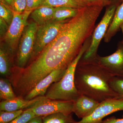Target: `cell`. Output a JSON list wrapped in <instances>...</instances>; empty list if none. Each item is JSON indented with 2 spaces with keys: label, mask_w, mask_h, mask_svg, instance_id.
I'll use <instances>...</instances> for the list:
<instances>
[{
  "label": "cell",
  "mask_w": 123,
  "mask_h": 123,
  "mask_svg": "<svg viewBox=\"0 0 123 123\" xmlns=\"http://www.w3.org/2000/svg\"><path fill=\"white\" fill-rule=\"evenodd\" d=\"M114 76L95 61L79 60L75 75V85L80 94L101 102L107 99L119 98L110 82Z\"/></svg>",
  "instance_id": "6da1fadb"
},
{
  "label": "cell",
  "mask_w": 123,
  "mask_h": 123,
  "mask_svg": "<svg viewBox=\"0 0 123 123\" xmlns=\"http://www.w3.org/2000/svg\"><path fill=\"white\" fill-rule=\"evenodd\" d=\"M90 37L86 41L75 59L69 65L65 73L59 81L53 83L48 88L45 95L46 98L53 100L74 101L80 96L75 85V71L77 64L89 47Z\"/></svg>",
  "instance_id": "7a4b0ae2"
},
{
  "label": "cell",
  "mask_w": 123,
  "mask_h": 123,
  "mask_svg": "<svg viewBox=\"0 0 123 123\" xmlns=\"http://www.w3.org/2000/svg\"><path fill=\"white\" fill-rule=\"evenodd\" d=\"M38 26L34 22L28 23L26 26L15 54V68H24L31 60L34 51Z\"/></svg>",
  "instance_id": "3957f363"
},
{
  "label": "cell",
  "mask_w": 123,
  "mask_h": 123,
  "mask_svg": "<svg viewBox=\"0 0 123 123\" xmlns=\"http://www.w3.org/2000/svg\"><path fill=\"white\" fill-rule=\"evenodd\" d=\"M118 6L112 4L108 6L100 22L95 28L91 37L89 47L81 57L80 60L92 61L97 58V51L101 40L104 38L108 29L114 17Z\"/></svg>",
  "instance_id": "277c9868"
},
{
  "label": "cell",
  "mask_w": 123,
  "mask_h": 123,
  "mask_svg": "<svg viewBox=\"0 0 123 123\" xmlns=\"http://www.w3.org/2000/svg\"><path fill=\"white\" fill-rule=\"evenodd\" d=\"M32 11H25L22 13L13 11V19L4 37V40L5 46L15 56L20 38L28 23L27 19Z\"/></svg>",
  "instance_id": "5b68a950"
},
{
  "label": "cell",
  "mask_w": 123,
  "mask_h": 123,
  "mask_svg": "<svg viewBox=\"0 0 123 123\" xmlns=\"http://www.w3.org/2000/svg\"><path fill=\"white\" fill-rule=\"evenodd\" d=\"M69 19L60 22L51 20L38 26L33 54L30 61L36 57L56 37L64 24Z\"/></svg>",
  "instance_id": "8992f818"
},
{
  "label": "cell",
  "mask_w": 123,
  "mask_h": 123,
  "mask_svg": "<svg viewBox=\"0 0 123 123\" xmlns=\"http://www.w3.org/2000/svg\"><path fill=\"white\" fill-rule=\"evenodd\" d=\"M73 105V101L53 100L45 97L30 108L36 116L44 117L59 112L71 114Z\"/></svg>",
  "instance_id": "52a82bcc"
},
{
  "label": "cell",
  "mask_w": 123,
  "mask_h": 123,
  "mask_svg": "<svg viewBox=\"0 0 123 123\" xmlns=\"http://www.w3.org/2000/svg\"><path fill=\"white\" fill-rule=\"evenodd\" d=\"M123 111V99L112 98L101 102L93 113L75 123H101L103 119L108 115Z\"/></svg>",
  "instance_id": "ba28073f"
},
{
  "label": "cell",
  "mask_w": 123,
  "mask_h": 123,
  "mask_svg": "<svg viewBox=\"0 0 123 123\" xmlns=\"http://www.w3.org/2000/svg\"><path fill=\"white\" fill-rule=\"evenodd\" d=\"M95 61L113 76L123 78V43L113 54L104 57L98 55Z\"/></svg>",
  "instance_id": "9c48e42d"
},
{
  "label": "cell",
  "mask_w": 123,
  "mask_h": 123,
  "mask_svg": "<svg viewBox=\"0 0 123 123\" xmlns=\"http://www.w3.org/2000/svg\"><path fill=\"white\" fill-rule=\"evenodd\" d=\"M66 69H59L53 71L39 81L24 98L31 100L39 96H44L50 86L61 79Z\"/></svg>",
  "instance_id": "30bf717a"
},
{
  "label": "cell",
  "mask_w": 123,
  "mask_h": 123,
  "mask_svg": "<svg viewBox=\"0 0 123 123\" xmlns=\"http://www.w3.org/2000/svg\"><path fill=\"white\" fill-rule=\"evenodd\" d=\"M99 103L88 96L80 94L73 101V112L79 118H84L91 115Z\"/></svg>",
  "instance_id": "8fae6325"
},
{
  "label": "cell",
  "mask_w": 123,
  "mask_h": 123,
  "mask_svg": "<svg viewBox=\"0 0 123 123\" xmlns=\"http://www.w3.org/2000/svg\"><path fill=\"white\" fill-rule=\"evenodd\" d=\"M45 98V96H39L28 100L23 97H17L9 100L1 101L0 103V111H10L24 110L31 107Z\"/></svg>",
  "instance_id": "7c38bea8"
},
{
  "label": "cell",
  "mask_w": 123,
  "mask_h": 123,
  "mask_svg": "<svg viewBox=\"0 0 123 123\" xmlns=\"http://www.w3.org/2000/svg\"><path fill=\"white\" fill-rule=\"evenodd\" d=\"M15 56L10 52L6 46H1L0 49V73L2 77L10 79L13 68L15 66Z\"/></svg>",
  "instance_id": "4fadbf2b"
},
{
  "label": "cell",
  "mask_w": 123,
  "mask_h": 123,
  "mask_svg": "<svg viewBox=\"0 0 123 123\" xmlns=\"http://www.w3.org/2000/svg\"><path fill=\"white\" fill-rule=\"evenodd\" d=\"M123 24V1L118 6L113 19L104 37L105 42L108 43L116 34Z\"/></svg>",
  "instance_id": "5bb4252c"
},
{
  "label": "cell",
  "mask_w": 123,
  "mask_h": 123,
  "mask_svg": "<svg viewBox=\"0 0 123 123\" xmlns=\"http://www.w3.org/2000/svg\"><path fill=\"white\" fill-rule=\"evenodd\" d=\"M55 8L43 6L32 11L30 16L38 26L41 25L52 20Z\"/></svg>",
  "instance_id": "9a60e30c"
},
{
  "label": "cell",
  "mask_w": 123,
  "mask_h": 123,
  "mask_svg": "<svg viewBox=\"0 0 123 123\" xmlns=\"http://www.w3.org/2000/svg\"><path fill=\"white\" fill-rule=\"evenodd\" d=\"M79 9L67 7H55L52 20L60 22L71 19L77 15Z\"/></svg>",
  "instance_id": "2e32d148"
},
{
  "label": "cell",
  "mask_w": 123,
  "mask_h": 123,
  "mask_svg": "<svg viewBox=\"0 0 123 123\" xmlns=\"http://www.w3.org/2000/svg\"><path fill=\"white\" fill-rule=\"evenodd\" d=\"M44 6L67 7L80 9L87 6L81 0H44Z\"/></svg>",
  "instance_id": "e0dca14e"
},
{
  "label": "cell",
  "mask_w": 123,
  "mask_h": 123,
  "mask_svg": "<svg viewBox=\"0 0 123 123\" xmlns=\"http://www.w3.org/2000/svg\"><path fill=\"white\" fill-rule=\"evenodd\" d=\"M17 97L10 80L6 78L0 79V98L1 101L13 99Z\"/></svg>",
  "instance_id": "ac0fdd59"
},
{
  "label": "cell",
  "mask_w": 123,
  "mask_h": 123,
  "mask_svg": "<svg viewBox=\"0 0 123 123\" xmlns=\"http://www.w3.org/2000/svg\"><path fill=\"white\" fill-rule=\"evenodd\" d=\"M72 115L59 112L43 117V123H75Z\"/></svg>",
  "instance_id": "d6986e66"
},
{
  "label": "cell",
  "mask_w": 123,
  "mask_h": 123,
  "mask_svg": "<svg viewBox=\"0 0 123 123\" xmlns=\"http://www.w3.org/2000/svg\"><path fill=\"white\" fill-rule=\"evenodd\" d=\"M13 11L11 8L0 2V18H2L9 26L13 19Z\"/></svg>",
  "instance_id": "ffe728a7"
},
{
  "label": "cell",
  "mask_w": 123,
  "mask_h": 123,
  "mask_svg": "<svg viewBox=\"0 0 123 123\" xmlns=\"http://www.w3.org/2000/svg\"><path fill=\"white\" fill-rule=\"evenodd\" d=\"M24 110L14 111H0V123H9L22 114Z\"/></svg>",
  "instance_id": "44dd1931"
},
{
  "label": "cell",
  "mask_w": 123,
  "mask_h": 123,
  "mask_svg": "<svg viewBox=\"0 0 123 123\" xmlns=\"http://www.w3.org/2000/svg\"><path fill=\"white\" fill-rule=\"evenodd\" d=\"M110 86L118 94L119 98L123 99V78L114 77L110 81Z\"/></svg>",
  "instance_id": "7402d4cb"
},
{
  "label": "cell",
  "mask_w": 123,
  "mask_h": 123,
  "mask_svg": "<svg viewBox=\"0 0 123 123\" xmlns=\"http://www.w3.org/2000/svg\"><path fill=\"white\" fill-rule=\"evenodd\" d=\"M36 117L30 108L24 110L22 114L9 123H27Z\"/></svg>",
  "instance_id": "603a6c76"
},
{
  "label": "cell",
  "mask_w": 123,
  "mask_h": 123,
  "mask_svg": "<svg viewBox=\"0 0 123 123\" xmlns=\"http://www.w3.org/2000/svg\"><path fill=\"white\" fill-rule=\"evenodd\" d=\"M44 0H26V7L25 11H33L44 6Z\"/></svg>",
  "instance_id": "cb8c5ba5"
},
{
  "label": "cell",
  "mask_w": 123,
  "mask_h": 123,
  "mask_svg": "<svg viewBox=\"0 0 123 123\" xmlns=\"http://www.w3.org/2000/svg\"><path fill=\"white\" fill-rule=\"evenodd\" d=\"M26 7V0H14L13 10L18 13H22L25 10Z\"/></svg>",
  "instance_id": "d4e9b609"
},
{
  "label": "cell",
  "mask_w": 123,
  "mask_h": 123,
  "mask_svg": "<svg viewBox=\"0 0 123 123\" xmlns=\"http://www.w3.org/2000/svg\"><path fill=\"white\" fill-rule=\"evenodd\" d=\"M87 6H100L104 7L111 4V0H82Z\"/></svg>",
  "instance_id": "484cf974"
},
{
  "label": "cell",
  "mask_w": 123,
  "mask_h": 123,
  "mask_svg": "<svg viewBox=\"0 0 123 123\" xmlns=\"http://www.w3.org/2000/svg\"><path fill=\"white\" fill-rule=\"evenodd\" d=\"M9 27L8 25L6 22L2 18H0V35L1 38L4 37L8 30Z\"/></svg>",
  "instance_id": "4316f807"
},
{
  "label": "cell",
  "mask_w": 123,
  "mask_h": 123,
  "mask_svg": "<svg viewBox=\"0 0 123 123\" xmlns=\"http://www.w3.org/2000/svg\"><path fill=\"white\" fill-rule=\"evenodd\" d=\"M101 123H123V118L118 119L112 117L103 121Z\"/></svg>",
  "instance_id": "83f0119b"
},
{
  "label": "cell",
  "mask_w": 123,
  "mask_h": 123,
  "mask_svg": "<svg viewBox=\"0 0 123 123\" xmlns=\"http://www.w3.org/2000/svg\"><path fill=\"white\" fill-rule=\"evenodd\" d=\"M27 123H43V117H36Z\"/></svg>",
  "instance_id": "f1b7e54d"
},
{
  "label": "cell",
  "mask_w": 123,
  "mask_h": 123,
  "mask_svg": "<svg viewBox=\"0 0 123 123\" xmlns=\"http://www.w3.org/2000/svg\"><path fill=\"white\" fill-rule=\"evenodd\" d=\"M14 0H0V2L7 5L12 9Z\"/></svg>",
  "instance_id": "f546056e"
},
{
  "label": "cell",
  "mask_w": 123,
  "mask_h": 123,
  "mask_svg": "<svg viewBox=\"0 0 123 123\" xmlns=\"http://www.w3.org/2000/svg\"><path fill=\"white\" fill-rule=\"evenodd\" d=\"M120 29H121V31H122V33H123V24L120 27Z\"/></svg>",
  "instance_id": "4dcf8cb0"
},
{
  "label": "cell",
  "mask_w": 123,
  "mask_h": 123,
  "mask_svg": "<svg viewBox=\"0 0 123 123\" xmlns=\"http://www.w3.org/2000/svg\"><path fill=\"white\" fill-rule=\"evenodd\" d=\"M111 0L112 1V0H116V1H123V0Z\"/></svg>",
  "instance_id": "1f68e13d"
},
{
  "label": "cell",
  "mask_w": 123,
  "mask_h": 123,
  "mask_svg": "<svg viewBox=\"0 0 123 123\" xmlns=\"http://www.w3.org/2000/svg\"></svg>",
  "instance_id": "d6a6232c"
}]
</instances>
